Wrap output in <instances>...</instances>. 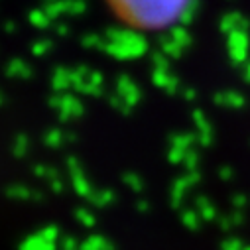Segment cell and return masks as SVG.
<instances>
[{
  "label": "cell",
  "mask_w": 250,
  "mask_h": 250,
  "mask_svg": "<svg viewBox=\"0 0 250 250\" xmlns=\"http://www.w3.org/2000/svg\"><path fill=\"white\" fill-rule=\"evenodd\" d=\"M112 14L128 28L154 32L175 24L189 0H106Z\"/></svg>",
  "instance_id": "obj_1"
}]
</instances>
